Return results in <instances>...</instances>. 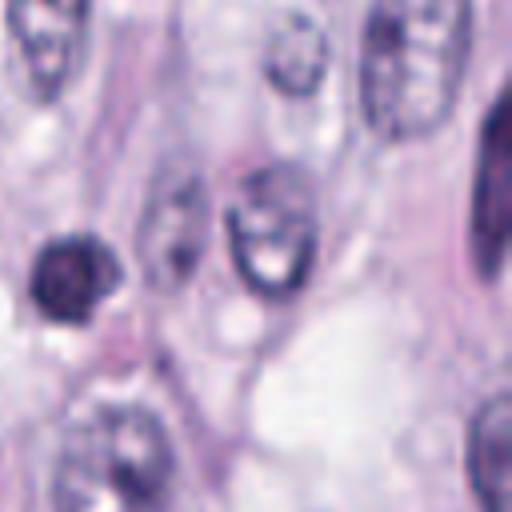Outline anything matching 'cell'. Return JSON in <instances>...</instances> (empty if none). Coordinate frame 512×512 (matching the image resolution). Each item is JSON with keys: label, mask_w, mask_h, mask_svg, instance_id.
Returning a JSON list of instances; mask_svg holds the SVG:
<instances>
[{"label": "cell", "mask_w": 512, "mask_h": 512, "mask_svg": "<svg viewBox=\"0 0 512 512\" xmlns=\"http://www.w3.org/2000/svg\"><path fill=\"white\" fill-rule=\"evenodd\" d=\"M172 488V444L144 408L92 412L60 448L52 476L56 512H164Z\"/></svg>", "instance_id": "obj_2"}, {"label": "cell", "mask_w": 512, "mask_h": 512, "mask_svg": "<svg viewBox=\"0 0 512 512\" xmlns=\"http://www.w3.org/2000/svg\"><path fill=\"white\" fill-rule=\"evenodd\" d=\"M324 64H328V44H324V32L304 20V16H292L276 28V36L268 40V52H264V72L268 80L288 92V96H308L320 76H324Z\"/></svg>", "instance_id": "obj_9"}, {"label": "cell", "mask_w": 512, "mask_h": 512, "mask_svg": "<svg viewBox=\"0 0 512 512\" xmlns=\"http://www.w3.org/2000/svg\"><path fill=\"white\" fill-rule=\"evenodd\" d=\"M472 0H372L360 44V104L376 136L436 132L464 80Z\"/></svg>", "instance_id": "obj_1"}, {"label": "cell", "mask_w": 512, "mask_h": 512, "mask_svg": "<svg viewBox=\"0 0 512 512\" xmlns=\"http://www.w3.org/2000/svg\"><path fill=\"white\" fill-rule=\"evenodd\" d=\"M116 284H120V264L112 248L96 236L48 240L28 276V292L36 308L56 324H84Z\"/></svg>", "instance_id": "obj_6"}, {"label": "cell", "mask_w": 512, "mask_h": 512, "mask_svg": "<svg viewBox=\"0 0 512 512\" xmlns=\"http://www.w3.org/2000/svg\"><path fill=\"white\" fill-rule=\"evenodd\" d=\"M504 232H508V112H504V100H496L484 128L476 200H472V248L484 276H496L500 268Z\"/></svg>", "instance_id": "obj_7"}, {"label": "cell", "mask_w": 512, "mask_h": 512, "mask_svg": "<svg viewBox=\"0 0 512 512\" xmlns=\"http://www.w3.org/2000/svg\"><path fill=\"white\" fill-rule=\"evenodd\" d=\"M228 240L240 280L268 296H292L316 256V200L304 172L268 164L244 176L228 208Z\"/></svg>", "instance_id": "obj_3"}, {"label": "cell", "mask_w": 512, "mask_h": 512, "mask_svg": "<svg viewBox=\"0 0 512 512\" xmlns=\"http://www.w3.org/2000/svg\"><path fill=\"white\" fill-rule=\"evenodd\" d=\"M208 236V192L192 168H164L152 180L140 216V268L152 288H180L192 280Z\"/></svg>", "instance_id": "obj_4"}, {"label": "cell", "mask_w": 512, "mask_h": 512, "mask_svg": "<svg viewBox=\"0 0 512 512\" xmlns=\"http://www.w3.org/2000/svg\"><path fill=\"white\" fill-rule=\"evenodd\" d=\"M468 480L480 512H508V396L484 400L468 428Z\"/></svg>", "instance_id": "obj_8"}, {"label": "cell", "mask_w": 512, "mask_h": 512, "mask_svg": "<svg viewBox=\"0 0 512 512\" xmlns=\"http://www.w3.org/2000/svg\"><path fill=\"white\" fill-rule=\"evenodd\" d=\"M92 0H8V32L36 100H56L84 56Z\"/></svg>", "instance_id": "obj_5"}]
</instances>
